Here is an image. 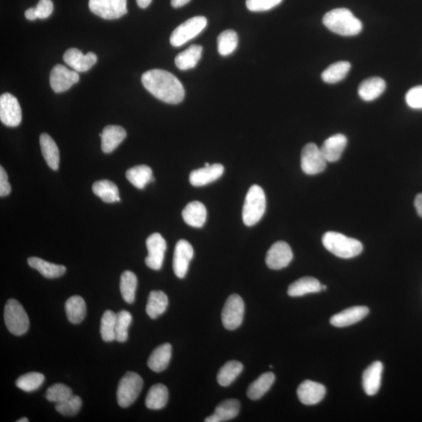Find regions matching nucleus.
Instances as JSON below:
<instances>
[{"label": "nucleus", "mask_w": 422, "mask_h": 422, "mask_svg": "<svg viewBox=\"0 0 422 422\" xmlns=\"http://www.w3.org/2000/svg\"><path fill=\"white\" fill-rule=\"evenodd\" d=\"M141 80L149 92L166 103H180L185 98L184 87L169 71L160 69L148 71L142 75Z\"/></svg>", "instance_id": "obj_1"}, {"label": "nucleus", "mask_w": 422, "mask_h": 422, "mask_svg": "<svg viewBox=\"0 0 422 422\" xmlns=\"http://www.w3.org/2000/svg\"><path fill=\"white\" fill-rule=\"evenodd\" d=\"M323 24L332 32L343 36H353L362 31V21L346 8L334 9L323 18Z\"/></svg>", "instance_id": "obj_2"}, {"label": "nucleus", "mask_w": 422, "mask_h": 422, "mask_svg": "<svg viewBox=\"0 0 422 422\" xmlns=\"http://www.w3.org/2000/svg\"><path fill=\"white\" fill-rule=\"evenodd\" d=\"M322 243L327 251L343 259L357 257L363 251L362 243L336 232H326Z\"/></svg>", "instance_id": "obj_3"}, {"label": "nucleus", "mask_w": 422, "mask_h": 422, "mask_svg": "<svg viewBox=\"0 0 422 422\" xmlns=\"http://www.w3.org/2000/svg\"><path fill=\"white\" fill-rule=\"evenodd\" d=\"M266 210V197L263 188L253 185L247 194L243 208V220L247 226L256 225Z\"/></svg>", "instance_id": "obj_4"}, {"label": "nucleus", "mask_w": 422, "mask_h": 422, "mask_svg": "<svg viewBox=\"0 0 422 422\" xmlns=\"http://www.w3.org/2000/svg\"><path fill=\"white\" fill-rule=\"evenodd\" d=\"M4 321L10 332L22 336L29 330V319L23 306L14 299H10L4 309Z\"/></svg>", "instance_id": "obj_5"}, {"label": "nucleus", "mask_w": 422, "mask_h": 422, "mask_svg": "<svg viewBox=\"0 0 422 422\" xmlns=\"http://www.w3.org/2000/svg\"><path fill=\"white\" fill-rule=\"evenodd\" d=\"M143 380L136 372L127 371L119 382L116 398L121 408H129L134 403L142 391Z\"/></svg>", "instance_id": "obj_6"}, {"label": "nucleus", "mask_w": 422, "mask_h": 422, "mask_svg": "<svg viewBox=\"0 0 422 422\" xmlns=\"http://www.w3.org/2000/svg\"><path fill=\"white\" fill-rule=\"evenodd\" d=\"M208 25V20L203 16H194L187 20L172 32L170 42L175 47L184 45L187 42L197 36Z\"/></svg>", "instance_id": "obj_7"}, {"label": "nucleus", "mask_w": 422, "mask_h": 422, "mask_svg": "<svg viewBox=\"0 0 422 422\" xmlns=\"http://www.w3.org/2000/svg\"><path fill=\"white\" fill-rule=\"evenodd\" d=\"M244 312L245 304L243 299L238 294H232L227 299L222 310V324L227 330H236L243 323Z\"/></svg>", "instance_id": "obj_8"}, {"label": "nucleus", "mask_w": 422, "mask_h": 422, "mask_svg": "<svg viewBox=\"0 0 422 422\" xmlns=\"http://www.w3.org/2000/svg\"><path fill=\"white\" fill-rule=\"evenodd\" d=\"M88 7L94 14L106 20L119 19L127 12V0H90Z\"/></svg>", "instance_id": "obj_9"}, {"label": "nucleus", "mask_w": 422, "mask_h": 422, "mask_svg": "<svg viewBox=\"0 0 422 422\" xmlns=\"http://www.w3.org/2000/svg\"><path fill=\"white\" fill-rule=\"evenodd\" d=\"M327 161L316 144L310 142L301 153V169L305 174L314 175L325 171Z\"/></svg>", "instance_id": "obj_10"}, {"label": "nucleus", "mask_w": 422, "mask_h": 422, "mask_svg": "<svg viewBox=\"0 0 422 422\" xmlns=\"http://www.w3.org/2000/svg\"><path fill=\"white\" fill-rule=\"evenodd\" d=\"M0 120L9 127H16L21 124L22 112L21 106L12 94L4 93L0 97Z\"/></svg>", "instance_id": "obj_11"}, {"label": "nucleus", "mask_w": 422, "mask_h": 422, "mask_svg": "<svg viewBox=\"0 0 422 422\" xmlns=\"http://www.w3.org/2000/svg\"><path fill=\"white\" fill-rule=\"evenodd\" d=\"M80 77L75 71H70L65 66L58 64L53 66L49 76V83L55 93L64 92L79 82Z\"/></svg>", "instance_id": "obj_12"}, {"label": "nucleus", "mask_w": 422, "mask_h": 422, "mask_svg": "<svg viewBox=\"0 0 422 422\" xmlns=\"http://www.w3.org/2000/svg\"><path fill=\"white\" fill-rule=\"evenodd\" d=\"M293 258L292 249L286 242L279 241L273 244L266 255V264L270 269L280 270L290 264Z\"/></svg>", "instance_id": "obj_13"}, {"label": "nucleus", "mask_w": 422, "mask_h": 422, "mask_svg": "<svg viewBox=\"0 0 422 422\" xmlns=\"http://www.w3.org/2000/svg\"><path fill=\"white\" fill-rule=\"evenodd\" d=\"M148 256L145 262L149 269L158 271L162 268L164 254L166 249V243L160 233H153L147 240Z\"/></svg>", "instance_id": "obj_14"}, {"label": "nucleus", "mask_w": 422, "mask_h": 422, "mask_svg": "<svg viewBox=\"0 0 422 422\" xmlns=\"http://www.w3.org/2000/svg\"><path fill=\"white\" fill-rule=\"evenodd\" d=\"M193 255V248L190 243L185 240L177 243L174 253L173 270L179 279H183L186 275Z\"/></svg>", "instance_id": "obj_15"}, {"label": "nucleus", "mask_w": 422, "mask_h": 422, "mask_svg": "<svg viewBox=\"0 0 422 422\" xmlns=\"http://www.w3.org/2000/svg\"><path fill=\"white\" fill-rule=\"evenodd\" d=\"M64 61L77 72H86L97 62V55L94 53H82L79 49L71 48L64 54Z\"/></svg>", "instance_id": "obj_16"}, {"label": "nucleus", "mask_w": 422, "mask_h": 422, "mask_svg": "<svg viewBox=\"0 0 422 422\" xmlns=\"http://www.w3.org/2000/svg\"><path fill=\"white\" fill-rule=\"evenodd\" d=\"M326 388L321 383L314 381H303L297 388V396L305 405H314L320 403L325 396Z\"/></svg>", "instance_id": "obj_17"}, {"label": "nucleus", "mask_w": 422, "mask_h": 422, "mask_svg": "<svg viewBox=\"0 0 422 422\" xmlns=\"http://www.w3.org/2000/svg\"><path fill=\"white\" fill-rule=\"evenodd\" d=\"M224 166L214 164L204 168L194 170L190 175V182L193 186H203L220 179L224 173Z\"/></svg>", "instance_id": "obj_18"}, {"label": "nucleus", "mask_w": 422, "mask_h": 422, "mask_svg": "<svg viewBox=\"0 0 422 422\" xmlns=\"http://www.w3.org/2000/svg\"><path fill=\"white\" fill-rule=\"evenodd\" d=\"M369 313V309L365 306H355L343 310L333 315L330 323L335 327H343L352 325L362 321Z\"/></svg>", "instance_id": "obj_19"}, {"label": "nucleus", "mask_w": 422, "mask_h": 422, "mask_svg": "<svg viewBox=\"0 0 422 422\" xmlns=\"http://www.w3.org/2000/svg\"><path fill=\"white\" fill-rule=\"evenodd\" d=\"M127 136L124 127L119 125H108L104 127L99 136L102 140V151L105 153L113 152Z\"/></svg>", "instance_id": "obj_20"}, {"label": "nucleus", "mask_w": 422, "mask_h": 422, "mask_svg": "<svg viewBox=\"0 0 422 422\" xmlns=\"http://www.w3.org/2000/svg\"><path fill=\"white\" fill-rule=\"evenodd\" d=\"M383 364L381 362L372 363L363 373L362 384L364 390L369 396H374L381 386Z\"/></svg>", "instance_id": "obj_21"}, {"label": "nucleus", "mask_w": 422, "mask_h": 422, "mask_svg": "<svg viewBox=\"0 0 422 422\" xmlns=\"http://www.w3.org/2000/svg\"><path fill=\"white\" fill-rule=\"evenodd\" d=\"M347 144V138L342 134L332 136L324 142L321 147L327 162H336L340 159Z\"/></svg>", "instance_id": "obj_22"}, {"label": "nucleus", "mask_w": 422, "mask_h": 422, "mask_svg": "<svg viewBox=\"0 0 422 422\" xmlns=\"http://www.w3.org/2000/svg\"><path fill=\"white\" fill-rule=\"evenodd\" d=\"M240 412V402L236 399H225L216 407L214 412L205 419L206 422H222L235 419Z\"/></svg>", "instance_id": "obj_23"}, {"label": "nucleus", "mask_w": 422, "mask_h": 422, "mask_svg": "<svg viewBox=\"0 0 422 422\" xmlns=\"http://www.w3.org/2000/svg\"><path fill=\"white\" fill-rule=\"evenodd\" d=\"M386 82L380 77L365 79L358 88V94L364 101H372L380 97L386 90Z\"/></svg>", "instance_id": "obj_24"}, {"label": "nucleus", "mask_w": 422, "mask_h": 422, "mask_svg": "<svg viewBox=\"0 0 422 422\" xmlns=\"http://www.w3.org/2000/svg\"><path fill=\"white\" fill-rule=\"evenodd\" d=\"M182 218L187 225L201 227L206 222L207 209L201 202L193 201L182 210Z\"/></svg>", "instance_id": "obj_25"}, {"label": "nucleus", "mask_w": 422, "mask_h": 422, "mask_svg": "<svg viewBox=\"0 0 422 422\" xmlns=\"http://www.w3.org/2000/svg\"><path fill=\"white\" fill-rule=\"evenodd\" d=\"M172 347L170 343H164L152 352L147 362L149 368L155 372L164 371L170 363Z\"/></svg>", "instance_id": "obj_26"}, {"label": "nucleus", "mask_w": 422, "mask_h": 422, "mask_svg": "<svg viewBox=\"0 0 422 422\" xmlns=\"http://www.w3.org/2000/svg\"><path fill=\"white\" fill-rule=\"evenodd\" d=\"M41 151L49 168L58 171L60 165L59 149L51 136L42 133L40 138Z\"/></svg>", "instance_id": "obj_27"}, {"label": "nucleus", "mask_w": 422, "mask_h": 422, "mask_svg": "<svg viewBox=\"0 0 422 422\" xmlns=\"http://www.w3.org/2000/svg\"><path fill=\"white\" fill-rule=\"evenodd\" d=\"M321 290V285L318 280L313 277H303L288 286V296L297 297L308 293H320Z\"/></svg>", "instance_id": "obj_28"}, {"label": "nucleus", "mask_w": 422, "mask_h": 422, "mask_svg": "<svg viewBox=\"0 0 422 422\" xmlns=\"http://www.w3.org/2000/svg\"><path fill=\"white\" fill-rule=\"evenodd\" d=\"M27 264L31 268L40 271V274L47 279H57V277L62 276L66 270L64 265L48 262L36 257L27 259Z\"/></svg>", "instance_id": "obj_29"}, {"label": "nucleus", "mask_w": 422, "mask_h": 422, "mask_svg": "<svg viewBox=\"0 0 422 422\" xmlns=\"http://www.w3.org/2000/svg\"><path fill=\"white\" fill-rule=\"evenodd\" d=\"M126 177L133 186L142 190L149 183L154 182L153 171L149 166L138 165L126 171Z\"/></svg>", "instance_id": "obj_30"}, {"label": "nucleus", "mask_w": 422, "mask_h": 422, "mask_svg": "<svg viewBox=\"0 0 422 422\" xmlns=\"http://www.w3.org/2000/svg\"><path fill=\"white\" fill-rule=\"evenodd\" d=\"M275 380V376L272 372H266L260 375L258 380L249 385L247 397L252 401H258L269 392L272 385L274 384Z\"/></svg>", "instance_id": "obj_31"}, {"label": "nucleus", "mask_w": 422, "mask_h": 422, "mask_svg": "<svg viewBox=\"0 0 422 422\" xmlns=\"http://www.w3.org/2000/svg\"><path fill=\"white\" fill-rule=\"evenodd\" d=\"M203 47L199 45H193L186 51L177 55L175 62L177 69L182 71L190 70L195 68L201 58Z\"/></svg>", "instance_id": "obj_32"}, {"label": "nucleus", "mask_w": 422, "mask_h": 422, "mask_svg": "<svg viewBox=\"0 0 422 422\" xmlns=\"http://www.w3.org/2000/svg\"><path fill=\"white\" fill-rule=\"evenodd\" d=\"M65 310L71 323L75 325L81 323L86 314V304L84 299L80 296L70 297L65 303Z\"/></svg>", "instance_id": "obj_33"}, {"label": "nucleus", "mask_w": 422, "mask_h": 422, "mask_svg": "<svg viewBox=\"0 0 422 422\" xmlns=\"http://www.w3.org/2000/svg\"><path fill=\"white\" fill-rule=\"evenodd\" d=\"M168 305L169 298L163 291H152L148 297L147 313L149 318L156 319L166 312Z\"/></svg>", "instance_id": "obj_34"}, {"label": "nucleus", "mask_w": 422, "mask_h": 422, "mask_svg": "<svg viewBox=\"0 0 422 422\" xmlns=\"http://www.w3.org/2000/svg\"><path fill=\"white\" fill-rule=\"evenodd\" d=\"M92 191L105 203L120 202L119 188L109 180H99L92 185Z\"/></svg>", "instance_id": "obj_35"}, {"label": "nucleus", "mask_w": 422, "mask_h": 422, "mask_svg": "<svg viewBox=\"0 0 422 422\" xmlns=\"http://www.w3.org/2000/svg\"><path fill=\"white\" fill-rule=\"evenodd\" d=\"M351 69L348 61H338L322 72L321 79L327 84H335L345 79Z\"/></svg>", "instance_id": "obj_36"}, {"label": "nucleus", "mask_w": 422, "mask_h": 422, "mask_svg": "<svg viewBox=\"0 0 422 422\" xmlns=\"http://www.w3.org/2000/svg\"><path fill=\"white\" fill-rule=\"evenodd\" d=\"M169 390L163 384L153 386L147 393L146 406L151 410H160L166 406L169 401Z\"/></svg>", "instance_id": "obj_37"}, {"label": "nucleus", "mask_w": 422, "mask_h": 422, "mask_svg": "<svg viewBox=\"0 0 422 422\" xmlns=\"http://www.w3.org/2000/svg\"><path fill=\"white\" fill-rule=\"evenodd\" d=\"M243 365L237 360H231L222 367L218 374L219 385L223 387L229 386L242 373Z\"/></svg>", "instance_id": "obj_38"}, {"label": "nucleus", "mask_w": 422, "mask_h": 422, "mask_svg": "<svg viewBox=\"0 0 422 422\" xmlns=\"http://www.w3.org/2000/svg\"><path fill=\"white\" fill-rule=\"evenodd\" d=\"M137 282L136 274L131 271H125L121 274L120 290L122 297L127 303L135 301Z\"/></svg>", "instance_id": "obj_39"}, {"label": "nucleus", "mask_w": 422, "mask_h": 422, "mask_svg": "<svg viewBox=\"0 0 422 422\" xmlns=\"http://www.w3.org/2000/svg\"><path fill=\"white\" fill-rule=\"evenodd\" d=\"M45 381V376L40 372H29L18 377L16 386L25 392L37 390Z\"/></svg>", "instance_id": "obj_40"}, {"label": "nucleus", "mask_w": 422, "mask_h": 422, "mask_svg": "<svg viewBox=\"0 0 422 422\" xmlns=\"http://www.w3.org/2000/svg\"><path fill=\"white\" fill-rule=\"evenodd\" d=\"M237 33L233 30H226L218 38V49L221 55H229L234 52L238 45Z\"/></svg>", "instance_id": "obj_41"}, {"label": "nucleus", "mask_w": 422, "mask_h": 422, "mask_svg": "<svg viewBox=\"0 0 422 422\" xmlns=\"http://www.w3.org/2000/svg\"><path fill=\"white\" fill-rule=\"evenodd\" d=\"M132 321V316L127 310H121L116 314L115 340L125 343L129 337V327Z\"/></svg>", "instance_id": "obj_42"}, {"label": "nucleus", "mask_w": 422, "mask_h": 422, "mask_svg": "<svg viewBox=\"0 0 422 422\" xmlns=\"http://www.w3.org/2000/svg\"><path fill=\"white\" fill-rule=\"evenodd\" d=\"M116 320V314L112 310H106L103 313L101 324V334L104 342L115 340Z\"/></svg>", "instance_id": "obj_43"}, {"label": "nucleus", "mask_w": 422, "mask_h": 422, "mask_svg": "<svg viewBox=\"0 0 422 422\" xmlns=\"http://www.w3.org/2000/svg\"><path fill=\"white\" fill-rule=\"evenodd\" d=\"M73 396L71 388L62 384V383H57L49 387L47 391L46 397L49 402L60 403L65 399Z\"/></svg>", "instance_id": "obj_44"}, {"label": "nucleus", "mask_w": 422, "mask_h": 422, "mask_svg": "<svg viewBox=\"0 0 422 422\" xmlns=\"http://www.w3.org/2000/svg\"><path fill=\"white\" fill-rule=\"evenodd\" d=\"M82 405V401L79 396H72L65 401L55 404V410L64 416H75L79 413Z\"/></svg>", "instance_id": "obj_45"}, {"label": "nucleus", "mask_w": 422, "mask_h": 422, "mask_svg": "<svg viewBox=\"0 0 422 422\" xmlns=\"http://www.w3.org/2000/svg\"><path fill=\"white\" fill-rule=\"evenodd\" d=\"M282 0H247V8L253 12H262L277 7Z\"/></svg>", "instance_id": "obj_46"}, {"label": "nucleus", "mask_w": 422, "mask_h": 422, "mask_svg": "<svg viewBox=\"0 0 422 422\" xmlns=\"http://www.w3.org/2000/svg\"><path fill=\"white\" fill-rule=\"evenodd\" d=\"M406 101L410 108L422 109V86L410 88L406 95Z\"/></svg>", "instance_id": "obj_47"}, {"label": "nucleus", "mask_w": 422, "mask_h": 422, "mask_svg": "<svg viewBox=\"0 0 422 422\" xmlns=\"http://www.w3.org/2000/svg\"><path fill=\"white\" fill-rule=\"evenodd\" d=\"M36 8L38 18L46 19L53 13V3L51 0H40Z\"/></svg>", "instance_id": "obj_48"}, {"label": "nucleus", "mask_w": 422, "mask_h": 422, "mask_svg": "<svg viewBox=\"0 0 422 422\" xmlns=\"http://www.w3.org/2000/svg\"><path fill=\"white\" fill-rule=\"evenodd\" d=\"M11 192V186L8 182L7 172L3 166H0V197H7Z\"/></svg>", "instance_id": "obj_49"}, {"label": "nucleus", "mask_w": 422, "mask_h": 422, "mask_svg": "<svg viewBox=\"0 0 422 422\" xmlns=\"http://www.w3.org/2000/svg\"><path fill=\"white\" fill-rule=\"evenodd\" d=\"M414 208L418 214L422 218V193L418 194L414 199Z\"/></svg>", "instance_id": "obj_50"}, {"label": "nucleus", "mask_w": 422, "mask_h": 422, "mask_svg": "<svg viewBox=\"0 0 422 422\" xmlns=\"http://www.w3.org/2000/svg\"><path fill=\"white\" fill-rule=\"evenodd\" d=\"M25 18L27 20L35 21L38 18L36 8H30L27 10L25 13Z\"/></svg>", "instance_id": "obj_51"}, {"label": "nucleus", "mask_w": 422, "mask_h": 422, "mask_svg": "<svg viewBox=\"0 0 422 422\" xmlns=\"http://www.w3.org/2000/svg\"><path fill=\"white\" fill-rule=\"evenodd\" d=\"M191 0H171V5L174 8H179L190 3Z\"/></svg>", "instance_id": "obj_52"}, {"label": "nucleus", "mask_w": 422, "mask_h": 422, "mask_svg": "<svg viewBox=\"0 0 422 422\" xmlns=\"http://www.w3.org/2000/svg\"><path fill=\"white\" fill-rule=\"evenodd\" d=\"M138 7L145 9L151 3L152 0H136Z\"/></svg>", "instance_id": "obj_53"}, {"label": "nucleus", "mask_w": 422, "mask_h": 422, "mask_svg": "<svg viewBox=\"0 0 422 422\" xmlns=\"http://www.w3.org/2000/svg\"><path fill=\"white\" fill-rule=\"evenodd\" d=\"M29 420L27 419V418H23V419H21L20 420L18 421V422H29Z\"/></svg>", "instance_id": "obj_54"}, {"label": "nucleus", "mask_w": 422, "mask_h": 422, "mask_svg": "<svg viewBox=\"0 0 422 422\" xmlns=\"http://www.w3.org/2000/svg\"><path fill=\"white\" fill-rule=\"evenodd\" d=\"M322 288V290H327V286H321Z\"/></svg>", "instance_id": "obj_55"}, {"label": "nucleus", "mask_w": 422, "mask_h": 422, "mask_svg": "<svg viewBox=\"0 0 422 422\" xmlns=\"http://www.w3.org/2000/svg\"><path fill=\"white\" fill-rule=\"evenodd\" d=\"M210 164H209L208 163L205 164V166H210Z\"/></svg>", "instance_id": "obj_56"}]
</instances>
